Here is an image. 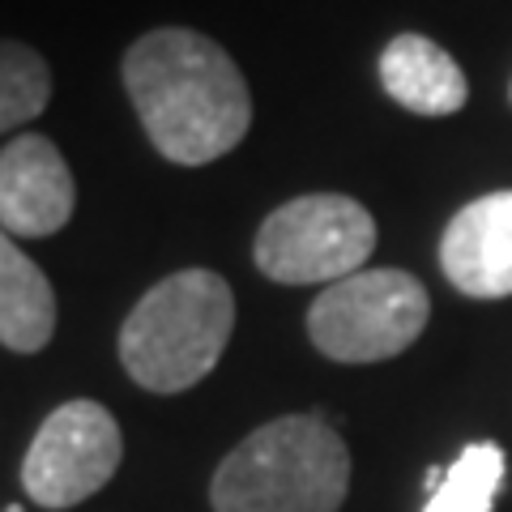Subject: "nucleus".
<instances>
[{
	"instance_id": "10",
	"label": "nucleus",
	"mask_w": 512,
	"mask_h": 512,
	"mask_svg": "<svg viewBox=\"0 0 512 512\" xmlns=\"http://www.w3.org/2000/svg\"><path fill=\"white\" fill-rule=\"evenodd\" d=\"M56 333V291L43 269L0 227V346L39 355Z\"/></svg>"
},
{
	"instance_id": "5",
	"label": "nucleus",
	"mask_w": 512,
	"mask_h": 512,
	"mask_svg": "<svg viewBox=\"0 0 512 512\" xmlns=\"http://www.w3.org/2000/svg\"><path fill=\"white\" fill-rule=\"evenodd\" d=\"M376 252V218L367 205L342 192H308L278 205L261 222L252 244V261L269 282L312 286L342 282L359 274Z\"/></svg>"
},
{
	"instance_id": "7",
	"label": "nucleus",
	"mask_w": 512,
	"mask_h": 512,
	"mask_svg": "<svg viewBox=\"0 0 512 512\" xmlns=\"http://www.w3.org/2000/svg\"><path fill=\"white\" fill-rule=\"evenodd\" d=\"M77 184L52 137L18 133L0 150V227L13 239H47L69 227Z\"/></svg>"
},
{
	"instance_id": "11",
	"label": "nucleus",
	"mask_w": 512,
	"mask_h": 512,
	"mask_svg": "<svg viewBox=\"0 0 512 512\" xmlns=\"http://www.w3.org/2000/svg\"><path fill=\"white\" fill-rule=\"evenodd\" d=\"M504 474H508V457L500 444L491 440L466 444L448 470L427 474L431 495L423 512H491L504 491Z\"/></svg>"
},
{
	"instance_id": "8",
	"label": "nucleus",
	"mask_w": 512,
	"mask_h": 512,
	"mask_svg": "<svg viewBox=\"0 0 512 512\" xmlns=\"http://www.w3.org/2000/svg\"><path fill=\"white\" fill-rule=\"evenodd\" d=\"M440 269L470 299L512 295V188L487 192L448 218L440 235Z\"/></svg>"
},
{
	"instance_id": "15",
	"label": "nucleus",
	"mask_w": 512,
	"mask_h": 512,
	"mask_svg": "<svg viewBox=\"0 0 512 512\" xmlns=\"http://www.w3.org/2000/svg\"><path fill=\"white\" fill-rule=\"evenodd\" d=\"M0 512H5V508H0Z\"/></svg>"
},
{
	"instance_id": "13",
	"label": "nucleus",
	"mask_w": 512,
	"mask_h": 512,
	"mask_svg": "<svg viewBox=\"0 0 512 512\" xmlns=\"http://www.w3.org/2000/svg\"><path fill=\"white\" fill-rule=\"evenodd\" d=\"M5 512H26V508H22V504H9V508H5Z\"/></svg>"
},
{
	"instance_id": "6",
	"label": "nucleus",
	"mask_w": 512,
	"mask_h": 512,
	"mask_svg": "<svg viewBox=\"0 0 512 512\" xmlns=\"http://www.w3.org/2000/svg\"><path fill=\"white\" fill-rule=\"evenodd\" d=\"M124 461L120 423L90 397L56 406L22 457V487L43 508H73L99 495Z\"/></svg>"
},
{
	"instance_id": "9",
	"label": "nucleus",
	"mask_w": 512,
	"mask_h": 512,
	"mask_svg": "<svg viewBox=\"0 0 512 512\" xmlns=\"http://www.w3.org/2000/svg\"><path fill=\"white\" fill-rule=\"evenodd\" d=\"M384 94L414 116H453L470 103V82L461 64L427 35H397L380 52Z\"/></svg>"
},
{
	"instance_id": "2",
	"label": "nucleus",
	"mask_w": 512,
	"mask_h": 512,
	"mask_svg": "<svg viewBox=\"0 0 512 512\" xmlns=\"http://www.w3.org/2000/svg\"><path fill=\"white\" fill-rule=\"evenodd\" d=\"M350 448L325 414H282L248 431L214 470V512H338Z\"/></svg>"
},
{
	"instance_id": "12",
	"label": "nucleus",
	"mask_w": 512,
	"mask_h": 512,
	"mask_svg": "<svg viewBox=\"0 0 512 512\" xmlns=\"http://www.w3.org/2000/svg\"><path fill=\"white\" fill-rule=\"evenodd\" d=\"M52 103V64L18 39H0V133H18Z\"/></svg>"
},
{
	"instance_id": "1",
	"label": "nucleus",
	"mask_w": 512,
	"mask_h": 512,
	"mask_svg": "<svg viewBox=\"0 0 512 512\" xmlns=\"http://www.w3.org/2000/svg\"><path fill=\"white\" fill-rule=\"evenodd\" d=\"M150 146L175 167L231 154L252 128V94L227 47L188 26L146 30L120 60Z\"/></svg>"
},
{
	"instance_id": "3",
	"label": "nucleus",
	"mask_w": 512,
	"mask_h": 512,
	"mask_svg": "<svg viewBox=\"0 0 512 512\" xmlns=\"http://www.w3.org/2000/svg\"><path fill=\"white\" fill-rule=\"evenodd\" d=\"M235 329V295L214 269H175L133 303L120 325V363L146 393H188L218 367Z\"/></svg>"
},
{
	"instance_id": "14",
	"label": "nucleus",
	"mask_w": 512,
	"mask_h": 512,
	"mask_svg": "<svg viewBox=\"0 0 512 512\" xmlns=\"http://www.w3.org/2000/svg\"><path fill=\"white\" fill-rule=\"evenodd\" d=\"M508 99H512V86H508Z\"/></svg>"
},
{
	"instance_id": "4",
	"label": "nucleus",
	"mask_w": 512,
	"mask_h": 512,
	"mask_svg": "<svg viewBox=\"0 0 512 512\" xmlns=\"http://www.w3.org/2000/svg\"><path fill=\"white\" fill-rule=\"evenodd\" d=\"M431 299L406 269H359L308 308V338L333 363H384L423 338Z\"/></svg>"
}]
</instances>
